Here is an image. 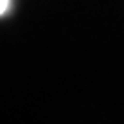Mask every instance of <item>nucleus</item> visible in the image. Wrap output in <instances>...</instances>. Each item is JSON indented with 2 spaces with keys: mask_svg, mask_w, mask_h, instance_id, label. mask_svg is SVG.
<instances>
[{
  "mask_svg": "<svg viewBox=\"0 0 124 124\" xmlns=\"http://www.w3.org/2000/svg\"><path fill=\"white\" fill-rule=\"evenodd\" d=\"M9 9V0H0V16H4Z\"/></svg>",
  "mask_w": 124,
  "mask_h": 124,
  "instance_id": "f257e3e1",
  "label": "nucleus"
}]
</instances>
